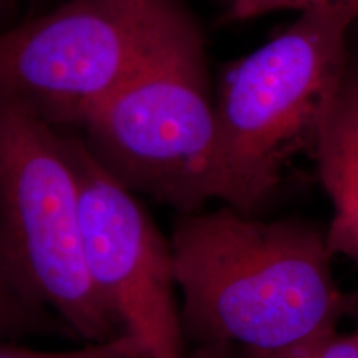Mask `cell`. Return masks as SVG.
<instances>
[{"instance_id":"obj_8","label":"cell","mask_w":358,"mask_h":358,"mask_svg":"<svg viewBox=\"0 0 358 358\" xmlns=\"http://www.w3.org/2000/svg\"><path fill=\"white\" fill-rule=\"evenodd\" d=\"M30 335L71 337L70 330L55 313L22 289L0 257V342H13Z\"/></svg>"},{"instance_id":"obj_5","label":"cell","mask_w":358,"mask_h":358,"mask_svg":"<svg viewBox=\"0 0 358 358\" xmlns=\"http://www.w3.org/2000/svg\"><path fill=\"white\" fill-rule=\"evenodd\" d=\"M159 0H70L0 32V95L78 129L145 53Z\"/></svg>"},{"instance_id":"obj_1","label":"cell","mask_w":358,"mask_h":358,"mask_svg":"<svg viewBox=\"0 0 358 358\" xmlns=\"http://www.w3.org/2000/svg\"><path fill=\"white\" fill-rule=\"evenodd\" d=\"M187 343L267 352L337 330L347 299L327 232L261 221L229 204L179 214L171 234Z\"/></svg>"},{"instance_id":"obj_13","label":"cell","mask_w":358,"mask_h":358,"mask_svg":"<svg viewBox=\"0 0 358 358\" xmlns=\"http://www.w3.org/2000/svg\"><path fill=\"white\" fill-rule=\"evenodd\" d=\"M17 2H20V0H0V8L10 7L12 3H17Z\"/></svg>"},{"instance_id":"obj_11","label":"cell","mask_w":358,"mask_h":358,"mask_svg":"<svg viewBox=\"0 0 358 358\" xmlns=\"http://www.w3.org/2000/svg\"><path fill=\"white\" fill-rule=\"evenodd\" d=\"M287 8L299 12L338 8L358 19V0H231L226 19L229 22H243L275 10H287Z\"/></svg>"},{"instance_id":"obj_4","label":"cell","mask_w":358,"mask_h":358,"mask_svg":"<svg viewBox=\"0 0 358 358\" xmlns=\"http://www.w3.org/2000/svg\"><path fill=\"white\" fill-rule=\"evenodd\" d=\"M0 257L22 289L85 343L122 335L85 266L69 134L0 95Z\"/></svg>"},{"instance_id":"obj_14","label":"cell","mask_w":358,"mask_h":358,"mask_svg":"<svg viewBox=\"0 0 358 358\" xmlns=\"http://www.w3.org/2000/svg\"><path fill=\"white\" fill-rule=\"evenodd\" d=\"M226 2H227V6H229V3H231V0H226Z\"/></svg>"},{"instance_id":"obj_6","label":"cell","mask_w":358,"mask_h":358,"mask_svg":"<svg viewBox=\"0 0 358 358\" xmlns=\"http://www.w3.org/2000/svg\"><path fill=\"white\" fill-rule=\"evenodd\" d=\"M69 134L78 176L85 266L98 297L141 358H189L178 306L173 250L136 194L88 153L77 129Z\"/></svg>"},{"instance_id":"obj_10","label":"cell","mask_w":358,"mask_h":358,"mask_svg":"<svg viewBox=\"0 0 358 358\" xmlns=\"http://www.w3.org/2000/svg\"><path fill=\"white\" fill-rule=\"evenodd\" d=\"M0 358H141L140 343L127 334L85 343L82 348L69 352H42L17 345L15 342H0Z\"/></svg>"},{"instance_id":"obj_3","label":"cell","mask_w":358,"mask_h":358,"mask_svg":"<svg viewBox=\"0 0 358 358\" xmlns=\"http://www.w3.org/2000/svg\"><path fill=\"white\" fill-rule=\"evenodd\" d=\"M355 15L338 8L301 17L224 71L216 98L224 204L252 214L289 161L313 150L348 66Z\"/></svg>"},{"instance_id":"obj_2","label":"cell","mask_w":358,"mask_h":358,"mask_svg":"<svg viewBox=\"0 0 358 358\" xmlns=\"http://www.w3.org/2000/svg\"><path fill=\"white\" fill-rule=\"evenodd\" d=\"M77 131L93 159L134 194L178 214L224 199L203 38L179 0H159L141 60Z\"/></svg>"},{"instance_id":"obj_7","label":"cell","mask_w":358,"mask_h":358,"mask_svg":"<svg viewBox=\"0 0 358 358\" xmlns=\"http://www.w3.org/2000/svg\"><path fill=\"white\" fill-rule=\"evenodd\" d=\"M320 181L334 204L327 243L358 267V62L348 64L313 146Z\"/></svg>"},{"instance_id":"obj_12","label":"cell","mask_w":358,"mask_h":358,"mask_svg":"<svg viewBox=\"0 0 358 358\" xmlns=\"http://www.w3.org/2000/svg\"><path fill=\"white\" fill-rule=\"evenodd\" d=\"M189 358H237V352L229 345H198L191 348Z\"/></svg>"},{"instance_id":"obj_9","label":"cell","mask_w":358,"mask_h":358,"mask_svg":"<svg viewBox=\"0 0 358 358\" xmlns=\"http://www.w3.org/2000/svg\"><path fill=\"white\" fill-rule=\"evenodd\" d=\"M237 358H358V332L342 335L337 330L315 335L292 345L267 352L237 350Z\"/></svg>"}]
</instances>
